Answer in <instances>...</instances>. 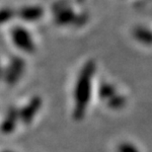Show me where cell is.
Masks as SVG:
<instances>
[{"label": "cell", "instance_id": "52a82bcc", "mask_svg": "<svg viewBox=\"0 0 152 152\" xmlns=\"http://www.w3.org/2000/svg\"><path fill=\"white\" fill-rule=\"evenodd\" d=\"M19 16L25 21H37L42 16V11L37 7L24 8L21 10Z\"/></svg>", "mask_w": 152, "mask_h": 152}, {"label": "cell", "instance_id": "6da1fadb", "mask_svg": "<svg viewBox=\"0 0 152 152\" xmlns=\"http://www.w3.org/2000/svg\"><path fill=\"white\" fill-rule=\"evenodd\" d=\"M95 73V63L88 61L81 69L80 74L76 81L74 90V117L77 120H81L84 117L87 106L89 104L91 97V85L92 77Z\"/></svg>", "mask_w": 152, "mask_h": 152}, {"label": "cell", "instance_id": "3957f363", "mask_svg": "<svg viewBox=\"0 0 152 152\" xmlns=\"http://www.w3.org/2000/svg\"><path fill=\"white\" fill-rule=\"evenodd\" d=\"M25 70V62L19 57L14 58L10 61L7 70L5 71V79L9 84L17 83L20 80L21 76L23 75Z\"/></svg>", "mask_w": 152, "mask_h": 152}, {"label": "cell", "instance_id": "8992f818", "mask_svg": "<svg viewBox=\"0 0 152 152\" xmlns=\"http://www.w3.org/2000/svg\"><path fill=\"white\" fill-rule=\"evenodd\" d=\"M133 36L138 42L144 45H152V32L144 27H136L133 30Z\"/></svg>", "mask_w": 152, "mask_h": 152}, {"label": "cell", "instance_id": "8fae6325", "mask_svg": "<svg viewBox=\"0 0 152 152\" xmlns=\"http://www.w3.org/2000/svg\"><path fill=\"white\" fill-rule=\"evenodd\" d=\"M12 11L10 9H6V10L0 11V24H3V22L9 21L12 18Z\"/></svg>", "mask_w": 152, "mask_h": 152}, {"label": "cell", "instance_id": "9c48e42d", "mask_svg": "<svg viewBox=\"0 0 152 152\" xmlns=\"http://www.w3.org/2000/svg\"><path fill=\"white\" fill-rule=\"evenodd\" d=\"M75 18V15L71 11H61L58 15H56V21L62 25L64 24H70V22H73Z\"/></svg>", "mask_w": 152, "mask_h": 152}, {"label": "cell", "instance_id": "ba28073f", "mask_svg": "<svg viewBox=\"0 0 152 152\" xmlns=\"http://www.w3.org/2000/svg\"><path fill=\"white\" fill-rule=\"evenodd\" d=\"M99 95L103 100H106V101H110L111 99H113L115 95H118L117 90L114 86H112L111 84L108 83H103L100 86L99 89Z\"/></svg>", "mask_w": 152, "mask_h": 152}, {"label": "cell", "instance_id": "277c9868", "mask_svg": "<svg viewBox=\"0 0 152 152\" xmlns=\"http://www.w3.org/2000/svg\"><path fill=\"white\" fill-rule=\"evenodd\" d=\"M42 101L39 98H34L28 105L24 108V110L19 114V118L25 124H29L34 120L35 115L39 111Z\"/></svg>", "mask_w": 152, "mask_h": 152}, {"label": "cell", "instance_id": "7c38bea8", "mask_svg": "<svg viewBox=\"0 0 152 152\" xmlns=\"http://www.w3.org/2000/svg\"><path fill=\"white\" fill-rule=\"evenodd\" d=\"M118 152H138L137 148L129 143H123L118 147Z\"/></svg>", "mask_w": 152, "mask_h": 152}, {"label": "cell", "instance_id": "30bf717a", "mask_svg": "<svg viewBox=\"0 0 152 152\" xmlns=\"http://www.w3.org/2000/svg\"><path fill=\"white\" fill-rule=\"evenodd\" d=\"M108 104L111 108L113 109H120L123 108L124 104H126V99L121 95H115L113 99H111L110 101H108Z\"/></svg>", "mask_w": 152, "mask_h": 152}, {"label": "cell", "instance_id": "7a4b0ae2", "mask_svg": "<svg viewBox=\"0 0 152 152\" xmlns=\"http://www.w3.org/2000/svg\"><path fill=\"white\" fill-rule=\"evenodd\" d=\"M12 39L16 47L27 53H32L35 50V44L31 34L22 27H15L11 33Z\"/></svg>", "mask_w": 152, "mask_h": 152}, {"label": "cell", "instance_id": "5b68a950", "mask_svg": "<svg viewBox=\"0 0 152 152\" xmlns=\"http://www.w3.org/2000/svg\"><path fill=\"white\" fill-rule=\"evenodd\" d=\"M19 118V113L15 110H10L8 112V114L6 115L2 123V130L4 132H10L14 129V127L16 126L17 121Z\"/></svg>", "mask_w": 152, "mask_h": 152}]
</instances>
